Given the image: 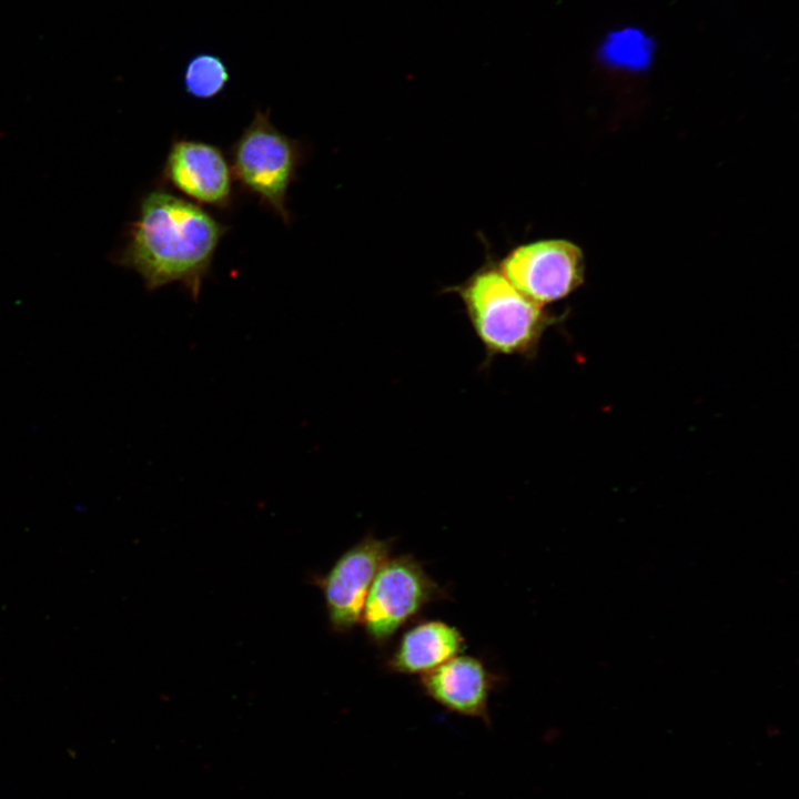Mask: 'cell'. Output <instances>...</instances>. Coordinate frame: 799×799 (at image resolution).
Returning <instances> with one entry per match:
<instances>
[{
  "label": "cell",
  "instance_id": "6da1fadb",
  "mask_svg": "<svg viewBox=\"0 0 799 799\" xmlns=\"http://www.w3.org/2000/svg\"><path fill=\"white\" fill-rule=\"evenodd\" d=\"M227 230L200 205L154 189L141 199L138 218L113 260L136 272L148 291L178 282L196 301Z\"/></svg>",
  "mask_w": 799,
  "mask_h": 799
},
{
  "label": "cell",
  "instance_id": "7a4b0ae2",
  "mask_svg": "<svg viewBox=\"0 0 799 799\" xmlns=\"http://www.w3.org/2000/svg\"><path fill=\"white\" fill-rule=\"evenodd\" d=\"M448 291L459 297L487 357L533 358L545 332L558 321L518 291L490 261Z\"/></svg>",
  "mask_w": 799,
  "mask_h": 799
},
{
  "label": "cell",
  "instance_id": "3957f363",
  "mask_svg": "<svg viewBox=\"0 0 799 799\" xmlns=\"http://www.w3.org/2000/svg\"><path fill=\"white\" fill-rule=\"evenodd\" d=\"M230 153L233 179L290 224L292 216L286 208V196L303 160L301 143L271 123L269 110H257Z\"/></svg>",
  "mask_w": 799,
  "mask_h": 799
},
{
  "label": "cell",
  "instance_id": "277c9868",
  "mask_svg": "<svg viewBox=\"0 0 799 799\" xmlns=\"http://www.w3.org/2000/svg\"><path fill=\"white\" fill-rule=\"evenodd\" d=\"M445 596L444 589L412 555L387 558L364 604L365 630L374 643L384 645L427 604Z\"/></svg>",
  "mask_w": 799,
  "mask_h": 799
},
{
  "label": "cell",
  "instance_id": "5b68a950",
  "mask_svg": "<svg viewBox=\"0 0 799 799\" xmlns=\"http://www.w3.org/2000/svg\"><path fill=\"white\" fill-rule=\"evenodd\" d=\"M497 266L518 291L544 306L569 296L585 277L581 250L563 239L519 244Z\"/></svg>",
  "mask_w": 799,
  "mask_h": 799
},
{
  "label": "cell",
  "instance_id": "8992f818",
  "mask_svg": "<svg viewBox=\"0 0 799 799\" xmlns=\"http://www.w3.org/2000/svg\"><path fill=\"white\" fill-rule=\"evenodd\" d=\"M161 179L201 205L226 210L233 203V174L221 149L203 141L176 139L166 154Z\"/></svg>",
  "mask_w": 799,
  "mask_h": 799
},
{
  "label": "cell",
  "instance_id": "52a82bcc",
  "mask_svg": "<svg viewBox=\"0 0 799 799\" xmlns=\"http://www.w3.org/2000/svg\"><path fill=\"white\" fill-rule=\"evenodd\" d=\"M392 545L391 539L367 535L348 548L324 577L322 587L335 630H348L361 621L371 585L388 558Z\"/></svg>",
  "mask_w": 799,
  "mask_h": 799
},
{
  "label": "cell",
  "instance_id": "ba28073f",
  "mask_svg": "<svg viewBox=\"0 0 799 799\" xmlns=\"http://www.w3.org/2000/svg\"><path fill=\"white\" fill-rule=\"evenodd\" d=\"M497 682L482 660L455 656L421 675L425 695L449 712L479 718L490 725L488 699Z\"/></svg>",
  "mask_w": 799,
  "mask_h": 799
},
{
  "label": "cell",
  "instance_id": "9c48e42d",
  "mask_svg": "<svg viewBox=\"0 0 799 799\" xmlns=\"http://www.w3.org/2000/svg\"><path fill=\"white\" fill-rule=\"evenodd\" d=\"M464 641L459 630L446 623H419L402 636L386 667L392 672L423 675L457 656Z\"/></svg>",
  "mask_w": 799,
  "mask_h": 799
},
{
  "label": "cell",
  "instance_id": "30bf717a",
  "mask_svg": "<svg viewBox=\"0 0 799 799\" xmlns=\"http://www.w3.org/2000/svg\"><path fill=\"white\" fill-rule=\"evenodd\" d=\"M655 50L653 39L643 30L634 27L609 32L599 48L603 61L630 70L644 69L651 61Z\"/></svg>",
  "mask_w": 799,
  "mask_h": 799
},
{
  "label": "cell",
  "instance_id": "8fae6325",
  "mask_svg": "<svg viewBox=\"0 0 799 799\" xmlns=\"http://www.w3.org/2000/svg\"><path fill=\"white\" fill-rule=\"evenodd\" d=\"M230 81V70L216 53H194L185 63L182 83L184 91L198 100H211L220 95Z\"/></svg>",
  "mask_w": 799,
  "mask_h": 799
}]
</instances>
